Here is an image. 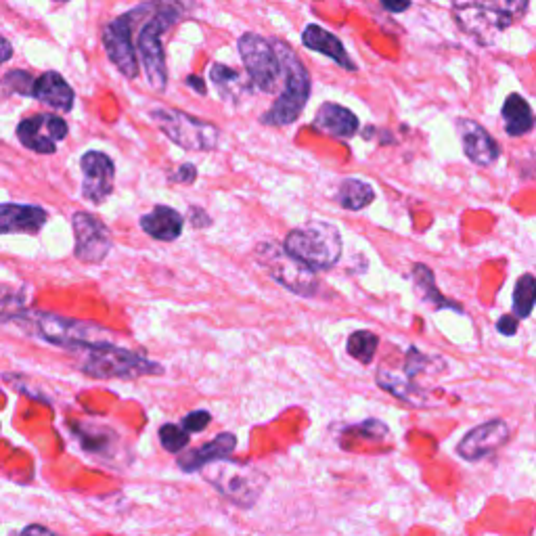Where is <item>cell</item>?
I'll return each mask as SVG.
<instances>
[{
  "instance_id": "cell-1",
  "label": "cell",
  "mask_w": 536,
  "mask_h": 536,
  "mask_svg": "<svg viewBox=\"0 0 536 536\" xmlns=\"http://www.w3.org/2000/svg\"><path fill=\"white\" fill-rule=\"evenodd\" d=\"M451 5L465 34L480 44H493L526 15L530 0H451Z\"/></svg>"
},
{
  "instance_id": "cell-2",
  "label": "cell",
  "mask_w": 536,
  "mask_h": 536,
  "mask_svg": "<svg viewBox=\"0 0 536 536\" xmlns=\"http://www.w3.org/2000/svg\"><path fill=\"white\" fill-rule=\"evenodd\" d=\"M281 61V74L285 76V86L273 107L260 118L264 126H289L294 124L304 111L310 99V74L298 53L287 42L271 40Z\"/></svg>"
},
{
  "instance_id": "cell-3",
  "label": "cell",
  "mask_w": 536,
  "mask_h": 536,
  "mask_svg": "<svg viewBox=\"0 0 536 536\" xmlns=\"http://www.w3.org/2000/svg\"><path fill=\"white\" fill-rule=\"evenodd\" d=\"M153 9L155 11L151 19L139 32L137 51L141 55L149 86L155 93H164L168 86V70H166L162 36L183 17L185 5L176 3V0H158Z\"/></svg>"
},
{
  "instance_id": "cell-4",
  "label": "cell",
  "mask_w": 536,
  "mask_h": 536,
  "mask_svg": "<svg viewBox=\"0 0 536 536\" xmlns=\"http://www.w3.org/2000/svg\"><path fill=\"white\" fill-rule=\"evenodd\" d=\"M76 352H82L80 371L95 379H137L164 373L160 363H153L143 354L120 348L109 340L93 342Z\"/></svg>"
},
{
  "instance_id": "cell-5",
  "label": "cell",
  "mask_w": 536,
  "mask_h": 536,
  "mask_svg": "<svg viewBox=\"0 0 536 536\" xmlns=\"http://www.w3.org/2000/svg\"><path fill=\"white\" fill-rule=\"evenodd\" d=\"M438 359L426 356L417 348H409V352L402 359V365L398 369H392L390 365H382L377 371V384L382 390L390 392L392 396L407 402L411 407H430L434 405V396L421 382L423 375L434 373Z\"/></svg>"
},
{
  "instance_id": "cell-6",
  "label": "cell",
  "mask_w": 536,
  "mask_h": 536,
  "mask_svg": "<svg viewBox=\"0 0 536 536\" xmlns=\"http://www.w3.org/2000/svg\"><path fill=\"white\" fill-rule=\"evenodd\" d=\"M283 248L312 271H329L342 258V235L329 222H308L285 235Z\"/></svg>"
},
{
  "instance_id": "cell-7",
  "label": "cell",
  "mask_w": 536,
  "mask_h": 536,
  "mask_svg": "<svg viewBox=\"0 0 536 536\" xmlns=\"http://www.w3.org/2000/svg\"><path fill=\"white\" fill-rule=\"evenodd\" d=\"M199 472H204L206 482H210L222 497L245 509L256 505L266 486V476L258 467L235 463L229 457L216 459L201 467Z\"/></svg>"
},
{
  "instance_id": "cell-8",
  "label": "cell",
  "mask_w": 536,
  "mask_h": 536,
  "mask_svg": "<svg viewBox=\"0 0 536 536\" xmlns=\"http://www.w3.org/2000/svg\"><path fill=\"white\" fill-rule=\"evenodd\" d=\"M13 321L24 325V329H28L30 333H36L38 338L74 352L93 342L105 340L101 338V333H105L103 327L57 317L51 315V312H26V315L24 312H17Z\"/></svg>"
},
{
  "instance_id": "cell-9",
  "label": "cell",
  "mask_w": 536,
  "mask_h": 536,
  "mask_svg": "<svg viewBox=\"0 0 536 536\" xmlns=\"http://www.w3.org/2000/svg\"><path fill=\"white\" fill-rule=\"evenodd\" d=\"M149 118L174 145L187 151H214L218 147L220 130L181 109H153Z\"/></svg>"
},
{
  "instance_id": "cell-10",
  "label": "cell",
  "mask_w": 536,
  "mask_h": 536,
  "mask_svg": "<svg viewBox=\"0 0 536 536\" xmlns=\"http://www.w3.org/2000/svg\"><path fill=\"white\" fill-rule=\"evenodd\" d=\"M256 260L264 271L271 275V279H275L292 294L302 298H312L317 294L319 281L315 271L292 254H287L283 245L268 241L260 243L256 248Z\"/></svg>"
},
{
  "instance_id": "cell-11",
  "label": "cell",
  "mask_w": 536,
  "mask_h": 536,
  "mask_svg": "<svg viewBox=\"0 0 536 536\" xmlns=\"http://www.w3.org/2000/svg\"><path fill=\"white\" fill-rule=\"evenodd\" d=\"M153 3H145L137 9H132L103 28V47L109 57V61L118 67V72L126 76L128 80H134L139 76V59L137 51H134L132 42V26L151 11Z\"/></svg>"
},
{
  "instance_id": "cell-12",
  "label": "cell",
  "mask_w": 536,
  "mask_h": 536,
  "mask_svg": "<svg viewBox=\"0 0 536 536\" xmlns=\"http://www.w3.org/2000/svg\"><path fill=\"white\" fill-rule=\"evenodd\" d=\"M237 47L250 82L262 93H275L283 74L273 42L248 32L239 38Z\"/></svg>"
},
{
  "instance_id": "cell-13",
  "label": "cell",
  "mask_w": 536,
  "mask_h": 536,
  "mask_svg": "<svg viewBox=\"0 0 536 536\" xmlns=\"http://www.w3.org/2000/svg\"><path fill=\"white\" fill-rule=\"evenodd\" d=\"M72 227L76 235V258L84 264H101L109 256L111 245H114L105 222L88 212H76Z\"/></svg>"
},
{
  "instance_id": "cell-14",
  "label": "cell",
  "mask_w": 536,
  "mask_h": 536,
  "mask_svg": "<svg viewBox=\"0 0 536 536\" xmlns=\"http://www.w3.org/2000/svg\"><path fill=\"white\" fill-rule=\"evenodd\" d=\"M80 168H82V195L97 206L103 204V201L114 193V181H116L114 160L103 151H86L80 160Z\"/></svg>"
},
{
  "instance_id": "cell-15",
  "label": "cell",
  "mask_w": 536,
  "mask_h": 536,
  "mask_svg": "<svg viewBox=\"0 0 536 536\" xmlns=\"http://www.w3.org/2000/svg\"><path fill=\"white\" fill-rule=\"evenodd\" d=\"M17 137L36 153H55L57 143L67 137V122L53 114H38L17 126Z\"/></svg>"
},
{
  "instance_id": "cell-16",
  "label": "cell",
  "mask_w": 536,
  "mask_h": 536,
  "mask_svg": "<svg viewBox=\"0 0 536 536\" xmlns=\"http://www.w3.org/2000/svg\"><path fill=\"white\" fill-rule=\"evenodd\" d=\"M509 440V426L503 419L486 421L482 426L469 430L457 444V453L465 461H480L497 453Z\"/></svg>"
},
{
  "instance_id": "cell-17",
  "label": "cell",
  "mask_w": 536,
  "mask_h": 536,
  "mask_svg": "<svg viewBox=\"0 0 536 536\" xmlns=\"http://www.w3.org/2000/svg\"><path fill=\"white\" fill-rule=\"evenodd\" d=\"M457 130L461 134L463 151L474 164L490 166L499 160V155H501L499 143L482 124L474 120H459Z\"/></svg>"
},
{
  "instance_id": "cell-18",
  "label": "cell",
  "mask_w": 536,
  "mask_h": 536,
  "mask_svg": "<svg viewBox=\"0 0 536 536\" xmlns=\"http://www.w3.org/2000/svg\"><path fill=\"white\" fill-rule=\"evenodd\" d=\"M47 210L24 204H0V235L28 233L36 235L47 225Z\"/></svg>"
},
{
  "instance_id": "cell-19",
  "label": "cell",
  "mask_w": 536,
  "mask_h": 536,
  "mask_svg": "<svg viewBox=\"0 0 536 536\" xmlns=\"http://www.w3.org/2000/svg\"><path fill=\"white\" fill-rule=\"evenodd\" d=\"M237 446V438L231 432H222L218 434L214 440L206 442L204 446H197V449L189 451V453H178V467L183 469L187 474H195L199 472L201 467H206L208 463L216 461V459H225L231 457V453L235 451Z\"/></svg>"
},
{
  "instance_id": "cell-20",
  "label": "cell",
  "mask_w": 536,
  "mask_h": 536,
  "mask_svg": "<svg viewBox=\"0 0 536 536\" xmlns=\"http://www.w3.org/2000/svg\"><path fill=\"white\" fill-rule=\"evenodd\" d=\"M302 44L310 51L329 57L331 61H335L340 67H344L346 72H356V63L350 59L342 40L335 36L333 32L325 30L323 26L308 24L302 30Z\"/></svg>"
},
{
  "instance_id": "cell-21",
  "label": "cell",
  "mask_w": 536,
  "mask_h": 536,
  "mask_svg": "<svg viewBox=\"0 0 536 536\" xmlns=\"http://www.w3.org/2000/svg\"><path fill=\"white\" fill-rule=\"evenodd\" d=\"M359 118L344 105L338 103H323L317 111L312 128L335 139H350L359 132Z\"/></svg>"
},
{
  "instance_id": "cell-22",
  "label": "cell",
  "mask_w": 536,
  "mask_h": 536,
  "mask_svg": "<svg viewBox=\"0 0 536 536\" xmlns=\"http://www.w3.org/2000/svg\"><path fill=\"white\" fill-rule=\"evenodd\" d=\"M141 229L155 241H176L183 235L185 218L181 212L168 206H155L141 216Z\"/></svg>"
},
{
  "instance_id": "cell-23",
  "label": "cell",
  "mask_w": 536,
  "mask_h": 536,
  "mask_svg": "<svg viewBox=\"0 0 536 536\" xmlns=\"http://www.w3.org/2000/svg\"><path fill=\"white\" fill-rule=\"evenodd\" d=\"M32 97L42 101L57 111H72L74 107V91L72 86L63 80L57 72H47L34 80Z\"/></svg>"
},
{
  "instance_id": "cell-24",
  "label": "cell",
  "mask_w": 536,
  "mask_h": 536,
  "mask_svg": "<svg viewBox=\"0 0 536 536\" xmlns=\"http://www.w3.org/2000/svg\"><path fill=\"white\" fill-rule=\"evenodd\" d=\"M210 80L218 88L220 97L231 103H239L245 95L252 91L250 78L245 80L241 72L233 70V67L225 63H212L210 67Z\"/></svg>"
},
{
  "instance_id": "cell-25",
  "label": "cell",
  "mask_w": 536,
  "mask_h": 536,
  "mask_svg": "<svg viewBox=\"0 0 536 536\" xmlns=\"http://www.w3.org/2000/svg\"><path fill=\"white\" fill-rule=\"evenodd\" d=\"M411 277H413V285H415V294L419 296V300L423 304H430L436 310H444L446 308V310L463 312V308L455 300H449V298H444L440 294V289L436 287L434 273L430 271V268L426 264H415Z\"/></svg>"
},
{
  "instance_id": "cell-26",
  "label": "cell",
  "mask_w": 536,
  "mask_h": 536,
  "mask_svg": "<svg viewBox=\"0 0 536 536\" xmlns=\"http://www.w3.org/2000/svg\"><path fill=\"white\" fill-rule=\"evenodd\" d=\"M501 116L505 120V132L509 137H524L532 128H534V116H532V107L530 103L518 95L513 93L507 97Z\"/></svg>"
},
{
  "instance_id": "cell-27",
  "label": "cell",
  "mask_w": 536,
  "mask_h": 536,
  "mask_svg": "<svg viewBox=\"0 0 536 536\" xmlns=\"http://www.w3.org/2000/svg\"><path fill=\"white\" fill-rule=\"evenodd\" d=\"M335 199H338V204L344 210L359 212L365 210L375 199V191L369 183L361 181V178H346V181H342L338 193H335Z\"/></svg>"
},
{
  "instance_id": "cell-28",
  "label": "cell",
  "mask_w": 536,
  "mask_h": 536,
  "mask_svg": "<svg viewBox=\"0 0 536 536\" xmlns=\"http://www.w3.org/2000/svg\"><path fill=\"white\" fill-rule=\"evenodd\" d=\"M377 346H379L377 335L373 331H369V329H361V331H354L348 338L346 352L352 356L354 361L369 365L375 359Z\"/></svg>"
},
{
  "instance_id": "cell-29",
  "label": "cell",
  "mask_w": 536,
  "mask_h": 536,
  "mask_svg": "<svg viewBox=\"0 0 536 536\" xmlns=\"http://www.w3.org/2000/svg\"><path fill=\"white\" fill-rule=\"evenodd\" d=\"M534 298H536V281L530 273L522 275L513 289V315L520 321L528 319L534 310Z\"/></svg>"
},
{
  "instance_id": "cell-30",
  "label": "cell",
  "mask_w": 536,
  "mask_h": 536,
  "mask_svg": "<svg viewBox=\"0 0 536 536\" xmlns=\"http://www.w3.org/2000/svg\"><path fill=\"white\" fill-rule=\"evenodd\" d=\"M160 442L164 446V451L178 455L187 449L189 432L183 426H176V423H166V426L160 428Z\"/></svg>"
},
{
  "instance_id": "cell-31",
  "label": "cell",
  "mask_w": 536,
  "mask_h": 536,
  "mask_svg": "<svg viewBox=\"0 0 536 536\" xmlns=\"http://www.w3.org/2000/svg\"><path fill=\"white\" fill-rule=\"evenodd\" d=\"M3 86L7 88L9 93L24 95V97H32V91H34V78H32V74H28V72L15 70V72H9V74L3 78Z\"/></svg>"
},
{
  "instance_id": "cell-32",
  "label": "cell",
  "mask_w": 536,
  "mask_h": 536,
  "mask_svg": "<svg viewBox=\"0 0 536 536\" xmlns=\"http://www.w3.org/2000/svg\"><path fill=\"white\" fill-rule=\"evenodd\" d=\"M210 421H212V415L208 411H193L181 421V426L189 434H197V432H204L210 426Z\"/></svg>"
},
{
  "instance_id": "cell-33",
  "label": "cell",
  "mask_w": 536,
  "mask_h": 536,
  "mask_svg": "<svg viewBox=\"0 0 536 536\" xmlns=\"http://www.w3.org/2000/svg\"><path fill=\"white\" fill-rule=\"evenodd\" d=\"M170 181L174 183H183V185H193L197 181V168L193 164H183L181 168H178L172 176Z\"/></svg>"
},
{
  "instance_id": "cell-34",
  "label": "cell",
  "mask_w": 536,
  "mask_h": 536,
  "mask_svg": "<svg viewBox=\"0 0 536 536\" xmlns=\"http://www.w3.org/2000/svg\"><path fill=\"white\" fill-rule=\"evenodd\" d=\"M187 218H189V222L195 229H208L212 225L210 214L206 210H201V208H191Z\"/></svg>"
},
{
  "instance_id": "cell-35",
  "label": "cell",
  "mask_w": 536,
  "mask_h": 536,
  "mask_svg": "<svg viewBox=\"0 0 536 536\" xmlns=\"http://www.w3.org/2000/svg\"><path fill=\"white\" fill-rule=\"evenodd\" d=\"M518 317H509V315H503L499 321H497V331L501 335H507V338H511V335H516L518 331Z\"/></svg>"
},
{
  "instance_id": "cell-36",
  "label": "cell",
  "mask_w": 536,
  "mask_h": 536,
  "mask_svg": "<svg viewBox=\"0 0 536 536\" xmlns=\"http://www.w3.org/2000/svg\"><path fill=\"white\" fill-rule=\"evenodd\" d=\"M379 3L390 13H402L411 7V0H379Z\"/></svg>"
},
{
  "instance_id": "cell-37",
  "label": "cell",
  "mask_w": 536,
  "mask_h": 536,
  "mask_svg": "<svg viewBox=\"0 0 536 536\" xmlns=\"http://www.w3.org/2000/svg\"><path fill=\"white\" fill-rule=\"evenodd\" d=\"M13 55V47H11V42L5 40L3 36H0V65L7 63Z\"/></svg>"
},
{
  "instance_id": "cell-38",
  "label": "cell",
  "mask_w": 536,
  "mask_h": 536,
  "mask_svg": "<svg viewBox=\"0 0 536 536\" xmlns=\"http://www.w3.org/2000/svg\"><path fill=\"white\" fill-rule=\"evenodd\" d=\"M187 84L193 88L195 93L206 95V84H204V80H201L199 76H189V78H187Z\"/></svg>"
},
{
  "instance_id": "cell-39",
  "label": "cell",
  "mask_w": 536,
  "mask_h": 536,
  "mask_svg": "<svg viewBox=\"0 0 536 536\" xmlns=\"http://www.w3.org/2000/svg\"><path fill=\"white\" fill-rule=\"evenodd\" d=\"M21 532H24V534H53L49 528H42V526H30V528H24V530H21Z\"/></svg>"
}]
</instances>
